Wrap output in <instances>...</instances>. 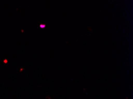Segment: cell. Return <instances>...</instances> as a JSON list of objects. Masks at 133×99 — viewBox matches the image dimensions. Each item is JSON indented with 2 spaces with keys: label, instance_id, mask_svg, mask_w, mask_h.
Returning a JSON list of instances; mask_svg holds the SVG:
<instances>
[{
  "label": "cell",
  "instance_id": "1",
  "mask_svg": "<svg viewBox=\"0 0 133 99\" xmlns=\"http://www.w3.org/2000/svg\"><path fill=\"white\" fill-rule=\"evenodd\" d=\"M45 27V25H40V27L41 28H44Z\"/></svg>",
  "mask_w": 133,
  "mask_h": 99
},
{
  "label": "cell",
  "instance_id": "2",
  "mask_svg": "<svg viewBox=\"0 0 133 99\" xmlns=\"http://www.w3.org/2000/svg\"><path fill=\"white\" fill-rule=\"evenodd\" d=\"M4 63H7V60H4Z\"/></svg>",
  "mask_w": 133,
  "mask_h": 99
}]
</instances>
